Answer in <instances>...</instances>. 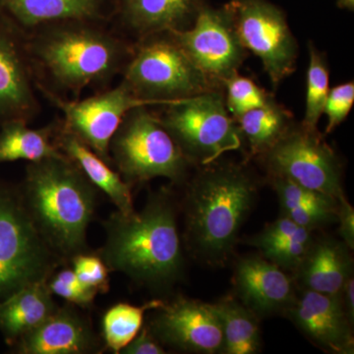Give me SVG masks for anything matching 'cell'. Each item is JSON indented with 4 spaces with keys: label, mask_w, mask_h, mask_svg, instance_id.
<instances>
[{
    "label": "cell",
    "mask_w": 354,
    "mask_h": 354,
    "mask_svg": "<svg viewBox=\"0 0 354 354\" xmlns=\"http://www.w3.org/2000/svg\"><path fill=\"white\" fill-rule=\"evenodd\" d=\"M102 225L106 239L97 251L111 272L152 290L169 288L180 278L184 258L171 190L151 193L140 212L116 209Z\"/></svg>",
    "instance_id": "1"
},
{
    "label": "cell",
    "mask_w": 354,
    "mask_h": 354,
    "mask_svg": "<svg viewBox=\"0 0 354 354\" xmlns=\"http://www.w3.org/2000/svg\"><path fill=\"white\" fill-rule=\"evenodd\" d=\"M21 199L41 239L64 262L91 250L88 228L101 191L64 153L28 162Z\"/></svg>",
    "instance_id": "2"
},
{
    "label": "cell",
    "mask_w": 354,
    "mask_h": 354,
    "mask_svg": "<svg viewBox=\"0 0 354 354\" xmlns=\"http://www.w3.org/2000/svg\"><path fill=\"white\" fill-rule=\"evenodd\" d=\"M25 35L32 71L66 92L109 80L132 55L124 41L90 21L51 23Z\"/></svg>",
    "instance_id": "3"
},
{
    "label": "cell",
    "mask_w": 354,
    "mask_h": 354,
    "mask_svg": "<svg viewBox=\"0 0 354 354\" xmlns=\"http://www.w3.org/2000/svg\"><path fill=\"white\" fill-rule=\"evenodd\" d=\"M255 197L256 184L241 167L218 165L200 174L183 202L189 250L209 265L223 264Z\"/></svg>",
    "instance_id": "4"
},
{
    "label": "cell",
    "mask_w": 354,
    "mask_h": 354,
    "mask_svg": "<svg viewBox=\"0 0 354 354\" xmlns=\"http://www.w3.org/2000/svg\"><path fill=\"white\" fill-rule=\"evenodd\" d=\"M111 165L131 187L157 177L183 183L189 160L146 106L130 111L109 143Z\"/></svg>",
    "instance_id": "5"
},
{
    "label": "cell",
    "mask_w": 354,
    "mask_h": 354,
    "mask_svg": "<svg viewBox=\"0 0 354 354\" xmlns=\"http://www.w3.org/2000/svg\"><path fill=\"white\" fill-rule=\"evenodd\" d=\"M64 265L32 225L18 185L0 181V302Z\"/></svg>",
    "instance_id": "6"
},
{
    "label": "cell",
    "mask_w": 354,
    "mask_h": 354,
    "mask_svg": "<svg viewBox=\"0 0 354 354\" xmlns=\"http://www.w3.org/2000/svg\"><path fill=\"white\" fill-rule=\"evenodd\" d=\"M169 35L142 44L125 65L122 81L137 97L165 106L214 90L213 81Z\"/></svg>",
    "instance_id": "7"
},
{
    "label": "cell",
    "mask_w": 354,
    "mask_h": 354,
    "mask_svg": "<svg viewBox=\"0 0 354 354\" xmlns=\"http://www.w3.org/2000/svg\"><path fill=\"white\" fill-rule=\"evenodd\" d=\"M160 122L191 162L213 164L241 146V134L228 113L225 99L215 90L167 104Z\"/></svg>",
    "instance_id": "8"
},
{
    "label": "cell",
    "mask_w": 354,
    "mask_h": 354,
    "mask_svg": "<svg viewBox=\"0 0 354 354\" xmlns=\"http://www.w3.org/2000/svg\"><path fill=\"white\" fill-rule=\"evenodd\" d=\"M225 11L243 48L260 58L277 88L295 71L298 53L283 14L266 0H232Z\"/></svg>",
    "instance_id": "9"
},
{
    "label": "cell",
    "mask_w": 354,
    "mask_h": 354,
    "mask_svg": "<svg viewBox=\"0 0 354 354\" xmlns=\"http://www.w3.org/2000/svg\"><path fill=\"white\" fill-rule=\"evenodd\" d=\"M264 155L272 176L285 177L334 199L344 195L341 165L317 130L290 127Z\"/></svg>",
    "instance_id": "10"
},
{
    "label": "cell",
    "mask_w": 354,
    "mask_h": 354,
    "mask_svg": "<svg viewBox=\"0 0 354 354\" xmlns=\"http://www.w3.org/2000/svg\"><path fill=\"white\" fill-rule=\"evenodd\" d=\"M43 91L64 113L62 125L109 165V143L125 115L139 106L160 104L137 97L123 82L82 101H64L50 91Z\"/></svg>",
    "instance_id": "11"
},
{
    "label": "cell",
    "mask_w": 354,
    "mask_h": 354,
    "mask_svg": "<svg viewBox=\"0 0 354 354\" xmlns=\"http://www.w3.org/2000/svg\"><path fill=\"white\" fill-rule=\"evenodd\" d=\"M171 34L212 81L225 83L237 73L245 57V48L225 11L202 9L192 27Z\"/></svg>",
    "instance_id": "12"
},
{
    "label": "cell",
    "mask_w": 354,
    "mask_h": 354,
    "mask_svg": "<svg viewBox=\"0 0 354 354\" xmlns=\"http://www.w3.org/2000/svg\"><path fill=\"white\" fill-rule=\"evenodd\" d=\"M146 324L162 346L186 353H223V330L213 304L176 297L153 309Z\"/></svg>",
    "instance_id": "13"
},
{
    "label": "cell",
    "mask_w": 354,
    "mask_h": 354,
    "mask_svg": "<svg viewBox=\"0 0 354 354\" xmlns=\"http://www.w3.org/2000/svg\"><path fill=\"white\" fill-rule=\"evenodd\" d=\"M36 85L25 32L0 11V125L38 114Z\"/></svg>",
    "instance_id": "14"
},
{
    "label": "cell",
    "mask_w": 354,
    "mask_h": 354,
    "mask_svg": "<svg viewBox=\"0 0 354 354\" xmlns=\"http://www.w3.org/2000/svg\"><path fill=\"white\" fill-rule=\"evenodd\" d=\"M85 310L65 302L10 348L16 354H99L106 351Z\"/></svg>",
    "instance_id": "15"
},
{
    "label": "cell",
    "mask_w": 354,
    "mask_h": 354,
    "mask_svg": "<svg viewBox=\"0 0 354 354\" xmlns=\"http://www.w3.org/2000/svg\"><path fill=\"white\" fill-rule=\"evenodd\" d=\"M286 312L298 329L321 348L334 353H353L351 322L341 297L305 290Z\"/></svg>",
    "instance_id": "16"
},
{
    "label": "cell",
    "mask_w": 354,
    "mask_h": 354,
    "mask_svg": "<svg viewBox=\"0 0 354 354\" xmlns=\"http://www.w3.org/2000/svg\"><path fill=\"white\" fill-rule=\"evenodd\" d=\"M234 286L242 304L257 317L288 311L295 301L290 278L279 266L260 257L237 263Z\"/></svg>",
    "instance_id": "17"
},
{
    "label": "cell",
    "mask_w": 354,
    "mask_h": 354,
    "mask_svg": "<svg viewBox=\"0 0 354 354\" xmlns=\"http://www.w3.org/2000/svg\"><path fill=\"white\" fill-rule=\"evenodd\" d=\"M55 146L82 171L91 183L108 196L118 211L122 214L135 212L132 187L123 180L111 165L91 150L73 133L57 124L53 136Z\"/></svg>",
    "instance_id": "18"
},
{
    "label": "cell",
    "mask_w": 354,
    "mask_h": 354,
    "mask_svg": "<svg viewBox=\"0 0 354 354\" xmlns=\"http://www.w3.org/2000/svg\"><path fill=\"white\" fill-rule=\"evenodd\" d=\"M106 6V0H0V11L25 34L51 23L95 22Z\"/></svg>",
    "instance_id": "19"
},
{
    "label": "cell",
    "mask_w": 354,
    "mask_h": 354,
    "mask_svg": "<svg viewBox=\"0 0 354 354\" xmlns=\"http://www.w3.org/2000/svg\"><path fill=\"white\" fill-rule=\"evenodd\" d=\"M348 249L344 242L328 237L312 241L297 268L305 290L341 297L344 283L353 274V259Z\"/></svg>",
    "instance_id": "20"
},
{
    "label": "cell",
    "mask_w": 354,
    "mask_h": 354,
    "mask_svg": "<svg viewBox=\"0 0 354 354\" xmlns=\"http://www.w3.org/2000/svg\"><path fill=\"white\" fill-rule=\"evenodd\" d=\"M57 307L48 281L25 286L0 302V333L7 346L38 328Z\"/></svg>",
    "instance_id": "21"
},
{
    "label": "cell",
    "mask_w": 354,
    "mask_h": 354,
    "mask_svg": "<svg viewBox=\"0 0 354 354\" xmlns=\"http://www.w3.org/2000/svg\"><path fill=\"white\" fill-rule=\"evenodd\" d=\"M197 0H121L123 23L144 37L183 31L196 17Z\"/></svg>",
    "instance_id": "22"
},
{
    "label": "cell",
    "mask_w": 354,
    "mask_h": 354,
    "mask_svg": "<svg viewBox=\"0 0 354 354\" xmlns=\"http://www.w3.org/2000/svg\"><path fill=\"white\" fill-rule=\"evenodd\" d=\"M57 124L31 128L22 120L7 121L0 125V164L27 160L37 162L57 157L62 153L53 141Z\"/></svg>",
    "instance_id": "23"
},
{
    "label": "cell",
    "mask_w": 354,
    "mask_h": 354,
    "mask_svg": "<svg viewBox=\"0 0 354 354\" xmlns=\"http://www.w3.org/2000/svg\"><path fill=\"white\" fill-rule=\"evenodd\" d=\"M223 330V353L254 354L260 351L258 317L234 298L213 304Z\"/></svg>",
    "instance_id": "24"
},
{
    "label": "cell",
    "mask_w": 354,
    "mask_h": 354,
    "mask_svg": "<svg viewBox=\"0 0 354 354\" xmlns=\"http://www.w3.org/2000/svg\"><path fill=\"white\" fill-rule=\"evenodd\" d=\"M290 120V113L272 99L264 106L236 118L241 136L254 155L267 152L288 131Z\"/></svg>",
    "instance_id": "25"
},
{
    "label": "cell",
    "mask_w": 354,
    "mask_h": 354,
    "mask_svg": "<svg viewBox=\"0 0 354 354\" xmlns=\"http://www.w3.org/2000/svg\"><path fill=\"white\" fill-rule=\"evenodd\" d=\"M162 302L164 300L153 299L140 306L118 302L106 310L102 317L101 334L106 349L120 354L141 330L146 312L158 308Z\"/></svg>",
    "instance_id": "26"
},
{
    "label": "cell",
    "mask_w": 354,
    "mask_h": 354,
    "mask_svg": "<svg viewBox=\"0 0 354 354\" xmlns=\"http://www.w3.org/2000/svg\"><path fill=\"white\" fill-rule=\"evenodd\" d=\"M309 65L306 78V108L302 127L316 131L324 114L326 100L330 91V71L326 58L309 43Z\"/></svg>",
    "instance_id": "27"
},
{
    "label": "cell",
    "mask_w": 354,
    "mask_h": 354,
    "mask_svg": "<svg viewBox=\"0 0 354 354\" xmlns=\"http://www.w3.org/2000/svg\"><path fill=\"white\" fill-rule=\"evenodd\" d=\"M48 286L53 295L85 311L94 308L95 298L99 295L97 291L79 281L69 264L58 268L48 279Z\"/></svg>",
    "instance_id": "28"
},
{
    "label": "cell",
    "mask_w": 354,
    "mask_h": 354,
    "mask_svg": "<svg viewBox=\"0 0 354 354\" xmlns=\"http://www.w3.org/2000/svg\"><path fill=\"white\" fill-rule=\"evenodd\" d=\"M227 86V111L235 118L253 109L264 106L271 97L251 79L234 74L225 82Z\"/></svg>",
    "instance_id": "29"
},
{
    "label": "cell",
    "mask_w": 354,
    "mask_h": 354,
    "mask_svg": "<svg viewBox=\"0 0 354 354\" xmlns=\"http://www.w3.org/2000/svg\"><path fill=\"white\" fill-rule=\"evenodd\" d=\"M312 230L300 227L295 234L279 243L260 249L266 259L285 269H297L312 243Z\"/></svg>",
    "instance_id": "30"
},
{
    "label": "cell",
    "mask_w": 354,
    "mask_h": 354,
    "mask_svg": "<svg viewBox=\"0 0 354 354\" xmlns=\"http://www.w3.org/2000/svg\"><path fill=\"white\" fill-rule=\"evenodd\" d=\"M79 281L99 295H106L109 290V272L104 261L97 251L91 250L74 256L69 261Z\"/></svg>",
    "instance_id": "31"
},
{
    "label": "cell",
    "mask_w": 354,
    "mask_h": 354,
    "mask_svg": "<svg viewBox=\"0 0 354 354\" xmlns=\"http://www.w3.org/2000/svg\"><path fill=\"white\" fill-rule=\"evenodd\" d=\"M274 177V187L278 194L279 203L283 212L304 206V205L320 204L335 201L334 198L327 196L317 191L308 189L290 179L281 176Z\"/></svg>",
    "instance_id": "32"
},
{
    "label": "cell",
    "mask_w": 354,
    "mask_h": 354,
    "mask_svg": "<svg viewBox=\"0 0 354 354\" xmlns=\"http://www.w3.org/2000/svg\"><path fill=\"white\" fill-rule=\"evenodd\" d=\"M354 104V83L348 82L330 88L324 114L328 118L326 133L334 131L348 118Z\"/></svg>",
    "instance_id": "33"
},
{
    "label": "cell",
    "mask_w": 354,
    "mask_h": 354,
    "mask_svg": "<svg viewBox=\"0 0 354 354\" xmlns=\"http://www.w3.org/2000/svg\"><path fill=\"white\" fill-rule=\"evenodd\" d=\"M301 227L297 225L295 221L283 215L278 218L272 225L266 227L261 234L256 235L253 239L249 241V243L262 249L264 247L272 245V244L279 243L283 239H288L291 235L295 234Z\"/></svg>",
    "instance_id": "34"
},
{
    "label": "cell",
    "mask_w": 354,
    "mask_h": 354,
    "mask_svg": "<svg viewBox=\"0 0 354 354\" xmlns=\"http://www.w3.org/2000/svg\"><path fill=\"white\" fill-rule=\"evenodd\" d=\"M121 354H165L167 351L162 344L158 341L147 327L146 324L142 326L136 337L125 346Z\"/></svg>",
    "instance_id": "35"
},
{
    "label": "cell",
    "mask_w": 354,
    "mask_h": 354,
    "mask_svg": "<svg viewBox=\"0 0 354 354\" xmlns=\"http://www.w3.org/2000/svg\"><path fill=\"white\" fill-rule=\"evenodd\" d=\"M337 221L339 223V234L349 249L354 248V209L344 195L337 199Z\"/></svg>",
    "instance_id": "36"
},
{
    "label": "cell",
    "mask_w": 354,
    "mask_h": 354,
    "mask_svg": "<svg viewBox=\"0 0 354 354\" xmlns=\"http://www.w3.org/2000/svg\"><path fill=\"white\" fill-rule=\"evenodd\" d=\"M341 299L346 315L349 321L353 323L354 320V281L353 277H351L344 283L341 293Z\"/></svg>",
    "instance_id": "37"
},
{
    "label": "cell",
    "mask_w": 354,
    "mask_h": 354,
    "mask_svg": "<svg viewBox=\"0 0 354 354\" xmlns=\"http://www.w3.org/2000/svg\"><path fill=\"white\" fill-rule=\"evenodd\" d=\"M337 2H339V6H341L342 8L353 10L354 0H337Z\"/></svg>",
    "instance_id": "38"
}]
</instances>
